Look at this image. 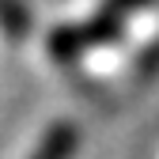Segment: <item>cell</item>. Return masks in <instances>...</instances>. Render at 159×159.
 I'll return each mask as SVG.
<instances>
[{"instance_id": "1", "label": "cell", "mask_w": 159, "mask_h": 159, "mask_svg": "<svg viewBox=\"0 0 159 159\" xmlns=\"http://www.w3.org/2000/svg\"><path fill=\"white\" fill-rule=\"evenodd\" d=\"M148 4H152V0H102L91 19L72 23V27H57L49 34V53L57 57V61H72V57L87 53L95 46H106V42H114V38L121 34L125 19L133 11L148 8Z\"/></svg>"}, {"instance_id": "2", "label": "cell", "mask_w": 159, "mask_h": 159, "mask_svg": "<svg viewBox=\"0 0 159 159\" xmlns=\"http://www.w3.org/2000/svg\"><path fill=\"white\" fill-rule=\"evenodd\" d=\"M76 144H80V129L72 121H53L30 159H72L76 155Z\"/></svg>"}, {"instance_id": "3", "label": "cell", "mask_w": 159, "mask_h": 159, "mask_svg": "<svg viewBox=\"0 0 159 159\" xmlns=\"http://www.w3.org/2000/svg\"><path fill=\"white\" fill-rule=\"evenodd\" d=\"M0 30H4L11 42H23L34 30V15L23 0H0Z\"/></svg>"}]
</instances>
